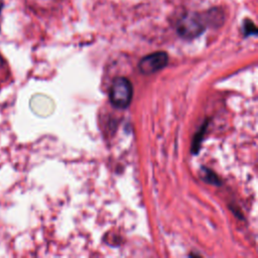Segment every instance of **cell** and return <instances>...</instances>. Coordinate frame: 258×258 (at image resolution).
Segmentation results:
<instances>
[{
  "label": "cell",
  "mask_w": 258,
  "mask_h": 258,
  "mask_svg": "<svg viewBox=\"0 0 258 258\" xmlns=\"http://www.w3.org/2000/svg\"><path fill=\"white\" fill-rule=\"evenodd\" d=\"M206 21L203 14L198 12H185L176 22L177 34L187 40L200 36L206 29Z\"/></svg>",
  "instance_id": "cell-1"
},
{
  "label": "cell",
  "mask_w": 258,
  "mask_h": 258,
  "mask_svg": "<svg viewBox=\"0 0 258 258\" xmlns=\"http://www.w3.org/2000/svg\"><path fill=\"white\" fill-rule=\"evenodd\" d=\"M133 87L131 82L123 77L116 78L110 88V102L119 109L127 108L132 100Z\"/></svg>",
  "instance_id": "cell-2"
},
{
  "label": "cell",
  "mask_w": 258,
  "mask_h": 258,
  "mask_svg": "<svg viewBox=\"0 0 258 258\" xmlns=\"http://www.w3.org/2000/svg\"><path fill=\"white\" fill-rule=\"evenodd\" d=\"M168 54L165 51H155L145 55L139 61V70L142 74L151 75L166 67Z\"/></svg>",
  "instance_id": "cell-3"
},
{
  "label": "cell",
  "mask_w": 258,
  "mask_h": 258,
  "mask_svg": "<svg viewBox=\"0 0 258 258\" xmlns=\"http://www.w3.org/2000/svg\"><path fill=\"white\" fill-rule=\"evenodd\" d=\"M204 19L206 21V24H210L213 26H220L223 24L224 19H225V15L224 12L220 9V8H212L210 10H208L206 13L203 14Z\"/></svg>",
  "instance_id": "cell-4"
},
{
  "label": "cell",
  "mask_w": 258,
  "mask_h": 258,
  "mask_svg": "<svg viewBox=\"0 0 258 258\" xmlns=\"http://www.w3.org/2000/svg\"><path fill=\"white\" fill-rule=\"evenodd\" d=\"M208 122H205V124L203 125V127L200 128V130L196 133V135L194 136V140H192V144H191V153L192 154H198L199 150H200V145L202 143L204 134L206 132V128H207Z\"/></svg>",
  "instance_id": "cell-5"
},
{
  "label": "cell",
  "mask_w": 258,
  "mask_h": 258,
  "mask_svg": "<svg viewBox=\"0 0 258 258\" xmlns=\"http://www.w3.org/2000/svg\"><path fill=\"white\" fill-rule=\"evenodd\" d=\"M202 178L207 181L208 183H212V184H220V180H219V177L217 176V174L215 172H213L211 169H208V168H205L203 167L202 169V174H201Z\"/></svg>",
  "instance_id": "cell-6"
},
{
  "label": "cell",
  "mask_w": 258,
  "mask_h": 258,
  "mask_svg": "<svg viewBox=\"0 0 258 258\" xmlns=\"http://www.w3.org/2000/svg\"><path fill=\"white\" fill-rule=\"evenodd\" d=\"M243 30H244L245 36L257 34V27L251 19H245V21L243 23Z\"/></svg>",
  "instance_id": "cell-7"
},
{
  "label": "cell",
  "mask_w": 258,
  "mask_h": 258,
  "mask_svg": "<svg viewBox=\"0 0 258 258\" xmlns=\"http://www.w3.org/2000/svg\"><path fill=\"white\" fill-rule=\"evenodd\" d=\"M2 7H3V4L0 2V13H1V10H2Z\"/></svg>",
  "instance_id": "cell-8"
}]
</instances>
